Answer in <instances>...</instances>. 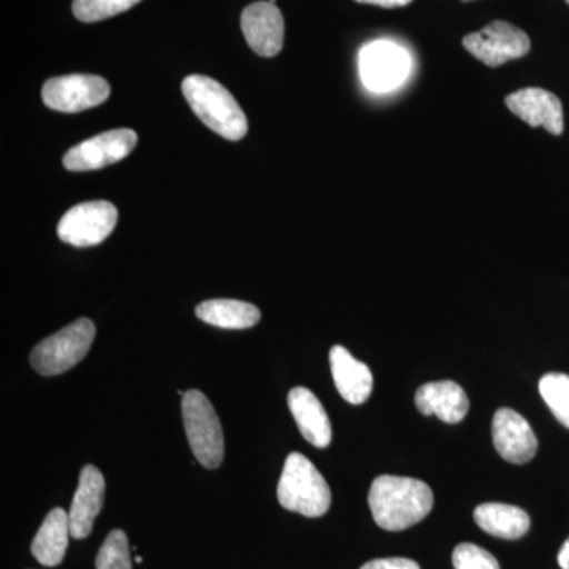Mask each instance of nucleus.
<instances>
[{
  "instance_id": "obj_1",
  "label": "nucleus",
  "mask_w": 569,
  "mask_h": 569,
  "mask_svg": "<svg viewBox=\"0 0 569 569\" xmlns=\"http://www.w3.org/2000/svg\"><path fill=\"white\" fill-rule=\"evenodd\" d=\"M369 507L381 529L407 530L432 511L433 492L419 479L383 475L370 486Z\"/></svg>"
},
{
  "instance_id": "obj_2",
  "label": "nucleus",
  "mask_w": 569,
  "mask_h": 569,
  "mask_svg": "<svg viewBox=\"0 0 569 569\" xmlns=\"http://www.w3.org/2000/svg\"><path fill=\"white\" fill-rule=\"evenodd\" d=\"M182 93L201 122L224 140L239 141L249 132L244 111L219 81L190 74L182 81Z\"/></svg>"
},
{
  "instance_id": "obj_3",
  "label": "nucleus",
  "mask_w": 569,
  "mask_h": 569,
  "mask_svg": "<svg viewBox=\"0 0 569 569\" xmlns=\"http://www.w3.org/2000/svg\"><path fill=\"white\" fill-rule=\"evenodd\" d=\"M277 498L284 509L306 518H321L331 507V489L323 475L299 452H291L284 460Z\"/></svg>"
},
{
  "instance_id": "obj_4",
  "label": "nucleus",
  "mask_w": 569,
  "mask_h": 569,
  "mask_svg": "<svg viewBox=\"0 0 569 569\" xmlns=\"http://www.w3.org/2000/svg\"><path fill=\"white\" fill-rule=\"evenodd\" d=\"M182 417L187 440L201 466L213 470L223 462V430L208 397L198 389L182 396Z\"/></svg>"
},
{
  "instance_id": "obj_5",
  "label": "nucleus",
  "mask_w": 569,
  "mask_h": 569,
  "mask_svg": "<svg viewBox=\"0 0 569 569\" xmlns=\"http://www.w3.org/2000/svg\"><path fill=\"white\" fill-rule=\"evenodd\" d=\"M96 332V325L89 318H80L66 326L33 348L31 355L33 369L44 377L61 376L67 370L73 369L91 350Z\"/></svg>"
},
{
  "instance_id": "obj_6",
  "label": "nucleus",
  "mask_w": 569,
  "mask_h": 569,
  "mask_svg": "<svg viewBox=\"0 0 569 569\" xmlns=\"http://www.w3.org/2000/svg\"><path fill=\"white\" fill-rule=\"evenodd\" d=\"M463 48L488 67H500L529 54L530 39L507 21H493L479 32L468 33Z\"/></svg>"
},
{
  "instance_id": "obj_7",
  "label": "nucleus",
  "mask_w": 569,
  "mask_h": 569,
  "mask_svg": "<svg viewBox=\"0 0 569 569\" xmlns=\"http://www.w3.org/2000/svg\"><path fill=\"white\" fill-rule=\"evenodd\" d=\"M111 88L107 80L97 74H66L51 78L43 84L41 97L51 110L81 112L107 102Z\"/></svg>"
},
{
  "instance_id": "obj_8",
  "label": "nucleus",
  "mask_w": 569,
  "mask_h": 569,
  "mask_svg": "<svg viewBox=\"0 0 569 569\" xmlns=\"http://www.w3.org/2000/svg\"><path fill=\"white\" fill-rule=\"evenodd\" d=\"M118 223V209L108 201H88L63 213L58 224L62 242L74 247L102 244Z\"/></svg>"
},
{
  "instance_id": "obj_9",
  "label": "nucleus",
  "mask_w": 569,
  "mask_h": 569,
  "mask_svg": "<svg viewBox=\"0 0 569 569\" xmlns=\"http://www.w3.org/2000/svg\"><path fill=\"white\" fill-rule=\"evenodd\" d=\"M359 71L370 91H391L406 80L410 71V56L391 41H372L359 52Z\"/></svg>"
},
{
  "instance_id": "obj_10",
  "label": "nucleus",
  "mask_w": 569,
  "mask_h": 569,
  "mask_svg": "<svg viewBox=\"0 0 569 569\" xmlns=\"http://www.w3.org/2000/svg\"><path fill=\"white\" fill-rule=\"evenodd\" d=\"M138 134L130 129L111 130L89 138L63 156V167L69 171L102 170L108 164L121 162L137 148Z\"/></svg>"
},
{
  "instance_id": "obj_11",
  "label": "nucleus",
  "mask_w": 569,
  "mask_h": 569,
  "mask_svg": "<svg viewBox=\"0 0 569 569\" xmlns=\"http://www.w3.org/2000/svg\"><path fill=\"white\" fill-rule=\"evenodd\" d=\"M493 447L511 463L530 462L538 451V440L526 418L511 408H500L492 421Z\"/></svg>"
},
{
  "instance_id": "obj_12",
  "label": "nucleus",
  "mask_w": 569,
  "mask_h": 569,
  "mask_svg": "<svg viewBox=\"0 0 569 569\" xmlns=\"http://www.w3.org/2000/svg\"><path fill=\"white\" fill-rule=\"evenodd\" d=\"M241 28L258 56L274 58L283 47L284 22L276 3L254 2L242 11Z\"/></svg>"
},
{
  "instance_id": "obj_13",
  "label": "nucleus",
  "mask_w": 569,
  "mask_h": 569,
  "mask_svg": "<svg viewBox=\"0 0 569 569\" xmlns=\"http://www.w3.org/2000/svg\"><path fill=\"white\" fill-rule=\"evenodd\" d=\"M507 107L530 127H542L549 133H563V107L556 93L539 88L520 89L507 97Z\"/></svg>"
},
{
  "instance_id": "obj_14",
  "label": "nucleus",
  "mask_w": 569,
  "mask_h": 569,
  "mask_svg": "<svg viewBox=\"0 0 569 569\" xmlns=\"http://www.w3.org/2000/svg\"><path fill=\"white\" fill-rule=\"evenodd\" d=\"M104 479L99 468L86 466L81 470L80 485L71 501L69 519L71 538L84 539L91 535L97 516L103 508Z\"/></svg>"
},
{
  "instance_id": "obj_15",
  "label": "nucleus",
  "mask_w": 569,
  "mask_h": 569,
  "mask_svg": "<svg viewBox=\"0 0 569 569\" xmlns=\"http://www.w3.org/2000/svg\"><path fill=\"white\" fill-rule=\"evenodd\" d=\"M417 408L426 417L436 415L448 425H458L467 417L468 397L466 391L455 381H433L421 387L415 396Z\"/></svg>"
},
{
  "instance_id": "obj_16",
  "label": "nucleus",
  "mask_w": 569,
  "mask_h": 569,
  "mask_svg": "<svg viewBox=\"0 0 569 569\" xmlns=\"http://www.w3.org/2000/svg\"><path fill=\"white\" fill-rule=\"evenodd\" d=\"M329 362L340 396L353 406L365 403L373 389V376L369 367L355 359L347 348L340 346L331 348Z\"/></svg>"
},
{
  "instance_id": "obj_17",
  "label": "nucleus",
  "mask_w": 569,
  "mask_h": 569,
  "mask_svg": "<svg viewBox=\"0 0 569 569\" xmlns=\"http://www.w3.org/2000/svg\"><path fill=\"white\" fill-rule=\"evenodd\" d=\"M288 407L302 437L317 448L331 443L332 427L325 407L310 389L295 388L288 395Z\"/></svg>"
},
{
  "instance_id": "obj_18",
  "label": "nucleus",
  "mask_w": 569,
  "mask_h": 569,
  "mask_svg": "<svg viewBox=\"0 0 569 569\" xmlns=\"http://www.w3.org/2000/svg\"><path fill=\"white\" fill-rule=\"evenodd\" d=\"M69 512L62 508L51 509L32 541V556L43 567H58L66 557L69 546Z\"/></svg>"
},
{
  "instance_id": "obj_19",
  "label": "nucleus",
  "mask_w": 569,
  "mask_h": 569,
  "mask_svg": "<svg viewBox=\"0 0 569 569\" xmlns=\"http://www.w3.org/2000/svg\"><path fill=\"white\" fill-rule=\"evenodd\" d=\"M473 516L479 529L501 539L522 538L530 529L529 515L512 505L482 503Z\"/></svg>"
},
{
  "instance_id": "obj_20",
  "label": "nucleus",
  "mask_w": 569,
  "mask_h": 569,
  "mask_svg": "<svg viewBox=\"0 0 569 569\" xmlns=\"http://www.w3.org/2000/svg\"><path fill=\"white\" fill-rule=\"evenodd\" d=\"M194 313L204 323L222 329H249L261 320V312L250 302L236 299H211L201 302Z\"/></svg>"
},
{
  "instance_id": "obj_21",
  "label": "nucleus",
  "mask_w": 569,
  "mask_h": 569,
  "mask_svg": "<svg viewBox=\"0 0 569 569\" xmlns=\"http://www.w3.org/2000/svg\"><path fill=\"white\" fill-rule=\"evenodd\" d=\"M539 392L553 417L569 429V376L548 373L539 380Z\"/></svg>"
},
{
  "instance_id": "obj_22",
  "label": "nucleus",
  "mask_w": 569,
  "mask_h": 569,
  "mask_svg": "<svg viewBox=\"0 0 569 569\" xmlns=\"http://www.w3.org/2000/svg\"><path fill=\"white\" fill-rule=\"evenodd\" d=\"M97 569H132L129 539L126 531L112 530L104 539L96 559Z\"/></svg>"
},
{
  "instance_id": "obj_23",
  "label": "nucleus",
  "mask_w": 569,
  "mask_h": 569,
  "mask_svg": "<svg viewBox=\"0 0 569 569\" xmlns=\"http://www.w3.org/2000/svg\"><path fill=\"white\" fill-rule=\"evenodd\" d=\"M141 0H73V14L82 22H97L132 9Z\"/></svg>"
},
{
  "instance_id": "obj_24",
  "label": "nucleus",
  "mask_w": 569,
  "mask_h": 569,
  "mask_svg": "<svg viewBox=\"0 0 569 569\" xmlns=\"http://www.w3.org/2000/svg\"><path fill=\"white\" fill-rule=\"evenodd\" d=\"M456 569H500L496 557L471 542H462L452 552Z\"/></svg>"
},
{
  "instance_id": "obj_25",
  "label": "nucleus",
  "mask_w": 569,
  "mask_h": 569,
  "mask_svg": "<svg viewBox=\"0 0 569 569\" xmlns=\"http://www.w3.org/2000/svg\"><path fill=\"white\" fill-rule=\"evenodd\" d=\"M359 569H421L417 561L395 557V559H377L367 561Z\"/></svg>"
},
{
  "instance_id": "obj_26",
  "label": "nucleus",
  "mask_w": 569,
  "mask_h": 569,
  "mask_svg": "<svg viewBox=\"0 0 569 569\" xmlns=\"http://www.w3.org/2000/svg\"><path fill=\"white\" fill-rule=\"evenodd\" d=\"M356 2L369 3V6L381 7V9H400V7H406L413 0H356Z\"/></svg>"
},
{
  "instance_id": "obj_27",
  "label": "nucleus",
  "mask_w": 569,
  "mask_h": 569,
  "mask_svg": "<svg viewBox=\"0 0 569 569\" xmlns=\"http://www.w3.org/2000/svg\"><path fill=\"white\" fill-rule=\"evenodd\" d=\"M559 565L561 569H569V538L565 541V545L561 546L559 552Z\"/></svg>"
},
{
  "instance_id": "obj_28",
  "label": "nucleus",
  "mask_w": 569,
  "mask_h": 569,
  "mask_svg": "<svg viewBox=\"0 0 569 569\" xmlns=\"http://www.w3.org/2000/svg\"><path fill=\"white\" fill-rule=\"evenodd\" d=\"M134 561H137V563H141L142 559L140 556H137V557H134Z\"/></svg>"
},
{
  "instance_id": "obj_29",
  "label": "nucleus",
  "mask_w": 569,
  "mask_h": 569,
  "mask_svg": "<svg viewBox=\"0 0 569 569\" xmlns=\"http://www.w3.org/2000/svg\"><path fill=\"white\" fill-rule=\"evenodd\" d=\"M567 3H568V6H569V0H567Z\"/></svg>"
}]
</instances>
